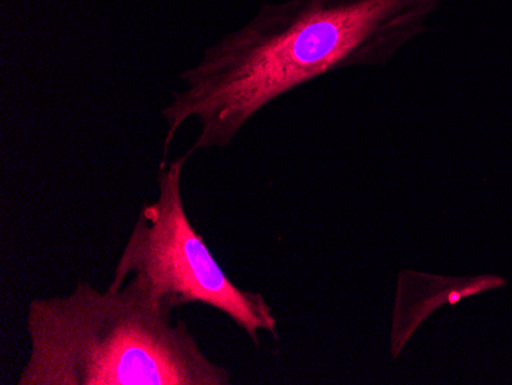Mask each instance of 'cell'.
<instances>
[{"label":"cell","instance_id":"7a4b0ae2","mask_svg":"<svg viewBox=\"0 0 512 385\" xmlns=\"http://www.w3.org/2000/svg\"><path fill=\"white\" fill-rule=\"evenodd\" d=\"M30 355L17 385H229L174 315L129 286L80 281L27 307Z\"/></svg>","mask_w":512,"mask_h":385},{"label":"cell","instance_id":"3957f363","mask_svg":"<svg viewBox=\"0 0 512 385\" xmlns=\"http://www.w3.org/2000/svg\"><path fill=\"white\" fill-rule=\"evenodd\" d=\"M191 154L161 162L157 200L138 214L109 287H132L172 313L192 304L212 307L260 346L261 332L278 338L272 307L261 293L227 277L184 208L181 178Z\"/></svg>","mask_w":512,"mask_h":385},{"label":"cell","instance_id":"6da1fadb","mask_svg":"<svg viewBox=\"0 0 512 385\" xmlns=\"http://www.w3.org/2000/svg\"><path fill=\"white\" fill-rule=\"evenodd\" d=\"M447 0H284L264 4L246 25L203 51L180 74L184 88L161 111L165 157L191 119V151L232 145L244 126L279 97L325 74L390 62L427 30ZM163 157V158H165Z\"/></svg>","mask_w":512,"mask_h":385}]
</instances>
